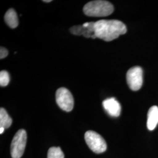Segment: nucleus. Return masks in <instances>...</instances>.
Returning a JSON list of instances; mask_svg holds the SVG:
<instances>
[{
	"mask_svg": "<svg viewBox=\"0 0 158 158\" xmlns=\"http://www.w3.org/2000/svg\"><path fill=\"white\" fill-rule=\"evenodd\" d=\"M64 155L60 147H51L48 152V158H64Z\"/></svg>",
	"mask_w": 158,
	"mask_h": 158,
	"instance_id": "obj_12",
	"label": "nucleus"
},
{
	"mask_svg": "<svg viewBox=\"0 0 158 158\" xmlns=\"http://www.w3.org/2000/svg\"><path fill=\"white\" fill-rule=\"evenodd\" d=\"M127 81L131 90H139L143 84V70L139 66L130 69L127 73Z\"/></svg>",
	"mask_w": 158,
	"mask_h": 158,
	"instance_id": "obj_6",
	"label": "nucleus"
},
{
	"mask_svg": "<svg viewBox=\"0 0 158 158\" xmlns=\"http://www.w3.org/2000/svg\"><path fill=\"white\" fill-rule=\"evenodd\" d=\"M4 19L6 23L11 28H15L18 25L19 20L17 12L12 8L9 9L6 12Z\"/></svg>",
	"mask_w": 158,
	"mask_h": 158,
	"instance_id": "obj_10",
	"label": "nucleus"
},
{
	"mask_svg": "<svg viewBox=\"0 0 158 158\" xmlns=\"http://www.w3.org/2000/svg\"><path fill=\"white\" fill-rule=\"evenodd\" d=\"M10 77L9 73L6 71L2 70L0 72V85L1 87H5L9 84Z\"/></svg>",
	"mask_w": 158,
	"mask_h": 158,
	"instance_id": "obj_13",
	"label": "nucleus"
},
{
	"mask_svg": "<svg viewBox=\"0 0 158 158\" xmlns=\"http://www.w3.org/2000/svg\"><path fill=\"white\" fill-rule=\"evenodd\" d=\"M158 124V107L153 106L149 108L148 113L147 128L150 131L155 130Z\"/></svg>",
	"mask_w": 158,
	"mask_h": 158,
	"instance_id": "obj_9",
	"label": "nucleus"
},
{
	"mask_svg": "<svg viewBox=\"0 0 158 158\" xmlns=\"http://www.w3.org/2000/svg\"><path fill=\"white\" fill-rule=\"evenodd\" d=\"M8 52L7 51V49H6L4 47H1L0 48V59H4L8 56Z\"/></svg>",
	"mask_w": 158,
	"mask_h": 158,
	"instance_id": "obj_14",
	"label": "nucleus"
},
{
	"mask_svg": "<svg viewBox=\"0 0 158 158\" xmlns=\"http://www.w3.org/2000/svg\"><path fill=\"white\" fill-rule=\"evenodd\" d=\"M44 2H51L52 1L51 0H44V1H43Z\"/></svg>",
	"mask_w": 158,
	"mask_h": 158,
	"instance_id": "obj_16",
	"label": "nucleus"
},
{
	"mask_svg": "<svg viewBox=\"0 0 158 158\" xmlns=\"http://www.w3.org/2000/svg\"><path fill=\"white\" fill-rule=\"evenodd\" d=\"M85 142L92 151L102 153L107 150V143L102 136L93 131H88L85 135Z\"/></svg>",
	"mask_w": 158,
	"mask_h": 158,
	"instance_id": "obj_3",
	"label": "nucleus"
},
{
	"mask_svg": "<svg viewBox=\"0 0 158 158\" xmlns=\"http://www.w3.org/2000/svg\"><path fill=\"white\" fill-rule=\"evenodd\" d=\"M56 101L59 107L63 111L70 112L73 108V97L70 91L64 87H61L57 90Z\"/></svg>",
	"mask_w": 158,
	"mask_h": 158,
	"instance_id": "obj_5",
	"label": "nucleus"
},
{
	"mask_svg": "<svg viewBox=\"0 0 158 158\" xmlns=\"http://www.w3.org/2000/svg\"><path fill=\"white\" fill-rule=\"evenodd\" d=\"M94 31L97 38L110 42L125 34L127 29L124 23L118 20H99L94 23Z\"/></svg>",
	"mask_w": 158,
	"mask_h": 158,
	"instance_id": "obj_1",
	"label": "nucleus"
},
{
	"mask_svg": "<svg viewBox=\"0 0 158 158\" xmlns=\"http://www.w3.org/2000/svg\"><path fill=\"white\" fill-rule=\"evenodd\" d=\"M113 4L107 1L96 0L87 3L83 7V12L87 16L107 17L114 11Z\"/></svg>",
	"mask_w": 158,
	"mask_h": 158,
	"instance_id": "obj_2",
	"label": "nucleus"
},
{
	"mask_svg": "<svg viewBox=\"0 0 158 158\" xmlns=\"http://www.w3.org/2000/svg\"><path fill=\"white\" fill-rule=\"evenodd\" d=\"M103 107L111 117H118L121 114V105L115 98H109L102 102Z\"/></svg>",
	"mask_w": 158,
	"mask_h": 158,
	"instance_id": "obj_7",
	"label": "nucleus"
},
{
	"mask_svg": "<svg viewBox=\"0 0 158 158\" xmlns=\"http://www.w3.org/2000/svg\"><path fill=\"white\" fill-rule=\"evenodd\" d=\"M27 134L25 130H19L13 138L11 145V155L12 158H21L27 144Z\"/></svg>",
	"mask_w": 158,
	"mask_h": 158,
	"instance_id": "obj_4",
	"label": "nucleus"
},
{
	"mask_svg": "<svg viewBox=\"0 0 158 158\" xmlns=\"http://www.w3.org/2000/svg\"><path fill=\"white\" fill-rule=\"evenodd\" d=\"M4 130H5L4 128H3V127H0V134H2L4 132Z\"/></svg>",
	"mask_w": 158,
	"mask_h": 158,
	"instance_id": "obj_15",
	"label": "nucleus"
},
{
	"mask_svg": "<svg viewBox=\"0 0 158 158\" xmlns=\"http://www.w3.org/2000/svg\"><path fill=\"white\" fill-rule=\"evenodd\" d=\"M94 22L89 23L88 27H84L83 25L74 26L70 29V32L76 35H83L86 38H92L93 39L96 38L94 31Z\"/></svg>",
	"mask_w": 158,
	"mask_h": 158,
	"instance_id": "obj_8",
	"label": "nucleus"
},
{
	"mask_svg": "<svg viewBox=\"0 0 158 158\" xmlns=\"http://www.w3.org/2000/svg\"><path fill=\"white\" fill-rule=\"evenodd\" d=\"M12 120L4 108L0 109V127L8 128L12 124Z\"/></svg>",
	"mask_w": 158,
	"mask_h": 158,
	"instance_id": "obj_11",
	"label": "nucleus"
}]
</instances>
